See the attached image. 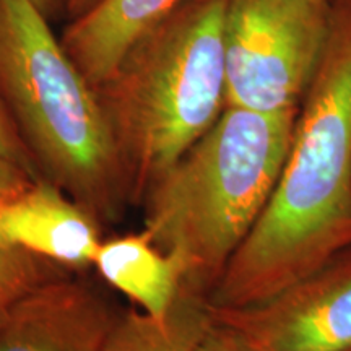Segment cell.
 <instances>
[{"mask_svg":"<svg viewBox=\"0 0 351 351\" xmlns=\"http://www.w3.org/2000/svg\"><path fill=\"white\" fill-rule=\"evenodd\" d=\"M351 251V0L333 3L326 56L302 99L282 174L210 295L244 307Z\"/></svg>","mask_w":351,"mask_h":351,"instance_id":"6da1fadb","label":"cell"},{"mask_svg":"<svg viewBox=\"0 0 351 351\" xmlns=\"http://www.w3.org/2000/svg\"><path fill=\"white\" fill-rule=\"evenodd\" d=\"M298 112L225 106L147 192L143 231L174 258L184 287L212 295L274 194Z\"/></svg>","mask_w":351,"mask_h":351,"instance_id":"7a4b0ae2","label":"cell"},{"mask_svg":"<svg viewBox=\"0 0 351 351\" xmlns=\"http://www.w3.org/2000/svg\"><path fill=\"white\" fill-rule=\"evenodd\" d=\"M228 2L184 0L96 88L129 202L142 204L226 106Z\"/></svg>","mask_w":351,"mask_h":351,"instance_id":"3957f363","label":"cell"},{"mask_svg":"<svg viewBox=\"0 0 351 351\" xmlns=\"http://www.w3.org/2000/svg\"><path fill=\"white\" fill-rule=\"evenodd\" d=\"M0 96L39 178L101 225L119 217L129 197L98 95L29 0H0Z\"/></svg>","mask_w":351,"mask_h":351,"instance_id":"277c9868","label":"cell"},{"mask_svg":"<svg viewBox=\"0 0 351 351\" xmlns=\"http://www.w3.org/2000/svg\"><path fill=\"white\" fill-rule=\"evenodd\" d=\"M327 0H230L225 21L226 106L300 109L326 56Z\"/></svg>","mask_w":351,"mask_h":351,"instance_id":"5b68a950","label":"cell"},{"mask_svg":"<svg viewBox=\"0 0 351 351\" xmlns=\"http://www.w3.org/2000/svg\"><path fill=\"white\" fill-rule=\"evenodd\" d=\"M212 311L254 351H351V251L257 304Z\"/></svg>","mask_w":351,"mask_h":351,"instance_id":"8992f818","label":"cell"},{"mask_svg":"<svg viewBox=\"0 0 351 351\" xmlns=\"http://www.w3.org/2000/svg\"><path fill=\"white\" fill-rule=\"evenodd\" d=\"M77 274L43 285L7 311L0 351H103L121 314Z\"/></svg>","mask_w":351,"mask_h":351,"instance_id":"52a82bcc","label":"cell"},{"mask_svg":"<svg viewBox=\"0 0 351 351\" xmlns=\"http://www.w3.org/2000/svg\"><path fill=\"white\" fill-rule=\"evenodd\" d=\"M0 239L77 271L93 267L103 243L98 219L44 179L0 205Z\"/></svg>","mask_w":351,"mask_h":351,"instance_id":"ba28073f","label":"cell"},{"mask_svg":"<svg viewBox=\"0 0 351 351\" xmlns=\"http://www.w3.org/2000/svg\"><path fill=\"white\" fill-rule=\"evenodd\" d=\"M184 0H99L69 20L60 44L91 86L98 88L145 32L174 12Z\"/></svg>","mask_w":351,"mask_h":351,"instance_id":"9c48e42d","label":"cell"},{"mask_svg":"<svg viewBox=\"0 0 351 351\" xmlns=\"http://www.w3.org/2000/svg\"><path fill=\"white\" fill-rule=\"evenodd\" d=\"M93 267L103 282L156 319L171 313L182 288V271L147 231L103 241Z\"/></svg>","mask_w":351,"mask_h":351,"instance_id":"30bf717a","label":"cell"},{"mask_svg":"<svg viewBox=\"0 0 351 351\" xmlns=\"http://www.w3.org/2000/svg\"><path fill=\"white\" fill-rule=\"evenodd\" d=\"M213 320L208 296L184 287L165 319L140 309L119 315L103 351H194Z\"/></svg>","mask_w":351,"mask_h":351,"instance_id":"8fae6325","label":"cell"},{"mask_svg":"<svg viewBox=\"0 0 351 351\" xmlns=\"http://www.w3.org/2000/svg\"><path fill=\"white\" fill-rule=\"evenodd\" d=\"M75 271L0 239V313L43 285Z\"/></svg>","mask_w":351,"mask_h":351,"instance_id":"7c38bea8","label":"cell"},{"mask_svg":"<svg viewBox=\"0 0 351 351\" xmlns=\"http://www.w3.org/2000/svg\"><path fill=\"white\" fill-rule=\"evenodd\" d=\"M0 156L19 165L36 179H41L32 153L26 148L19 127L13 121L7 104L3 103L2 96H0Z\"/></svg>","mask_w":351,"mask_h":351,"instance_id":"4fadbf2b","label":"cell"},{"mask_svg":"<svg viewBox=\"0 0 351 351\" xmlns=\"http://www.w3.org/2000/svg\"><path fill=\"white\" fill-rule=\"evenodd\" d=\"M213 313V311H212ZM194 351H254L234 328L219 322L213 315L207 332L202 335Z\"/></svg>","mask_w":351,"mask_h":351,"instance_id":"5bb4252c","label":"cell"},{"mask_svg":"<svg viewBox=\"0 0 351 351\" xmlns=\"http://www.w3.org/2000/svg\"><path fill=\"white\" fill-rule=\"evenodd\" d=\"M38 179L28 171L0 156V205L23 194Z\"/></svg>","mask_w":351,"mask_h":351,"instance_id":"9a60e30c","label":"cell"},{"mask_svg":"<svg viewBox=\"0 0 351 351\" xmlns=\"http://www.w3.org/2000/svg\"><path fill=\"white\" fill-rule=\"evenodd\" d=\"M47 20L67 19L69 0H29Z\"/></svg>","mask_w":351,"mask_h":351,"instance_id":"2e32d148","label":"cell"},{"mask_svg":"<svg viewBox=\"0 0 351 351\" xmlns=\"http://www.w3.org/2000/svg\"><path fill=\"white\" fill-rule=\"evenodd\" d=\"M99 0H69L67 7V19L73 20L86 13L91 7H95Z\"/></svg>","mask_w":351,"mask_h":351,"instance_id":"e0dca14e","label":"cell"},{"mask_svg":"<svg viewBox=\"0 0 351 351\" xmlns=\"http://www.w3.org/2000/svg\"><path fill=\"white\" fill-rule=\"evenodd\" d=\"M7 313V311H5ZM5 313H0V327H2V324H3V317H5Z\"/></svg>","mask_w":351,"mask_h":351,"instance_id":"ac0fdd59","label":"cell"},{"mask_svg":"<svg viewBox=\"0 0 351 351\" xmlns=\"http://www.w3.org/2000/svg\"><path fill=\"white\" fill-rule=\"evenodd\" d=\"M327 2H330V3H335V2H339V0H327Z\"/></svg>","mask_w":351,"mask_h":351,"instance_id":"d6986e66","label":"cell"}]
</instances>
